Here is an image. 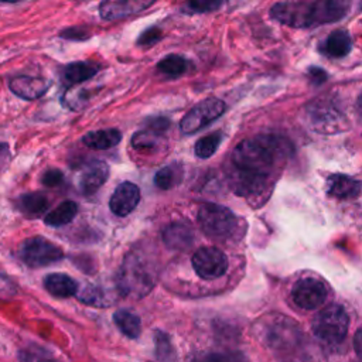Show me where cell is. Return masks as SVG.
<instances>
[{"mask_svg": "<svg viewBox=\"0 0 362 362\" xmlns=\"http://www.w3.org/2000/svg\"><path fill=\"white\" fill-rule=\"evenodd\" d=\"M153 1L143 0H122V1H103L99 4V14L103 20L115 21L132 14L140 13L150 7Z\"/></svg>", "mask_w": 362, "mask_h": 362, "instance_id": "7c38bea8", "label": "cell"}, {"mask_svg": "<svg viewBox=\"0 0 362 362\" xmlns=\"http://www.w3.org/2000/svg\"><path fill=\"white\" fill-rule=\"evenodd\" d=\"M154 351L156 359L158 362H175V349L171 344L170 337L163 331H156L154 334Z\"/></svg>", "mask_w": 362, "mask_h": 362, "instance_id": "d4e9b609", "label": "cell"}, {"mask_svg": "<svg viewBox=\"0 0 362 362\" xmlns=\"http://www.w3.org/2000/svg\"><path fill=\"white\" fill-rule=\"evenodd\" d=\"M79 102H86V92L85 89H69L65 92L64 95V103L74 109V110H78L81 107Z\"/></svg>", "mask_w": 362, "mask_h": 362, "instance_id": "4dcf8cb0", "label": "cell"}, {"mask_svg": "<svg viewBox=\"0 0 362 362\" xmlns=\"http://www.w3.org/2000/svg\"><path fill=\"white\" fill-rule=\"evenodd\" d=\"M140 202V189L130 181L120 182L110 197L109 208L116 216H127Z\"/></svg>", "mask_w": 362, "mask_h": 362, "instance_id": "8fae6325", "label": "cell"}, {"mask_svg": "<svg viewBox=\"0 0 362 362\" xmlns=\"http://www.w3.org/2000/svg\"><path fill=\"white\" fill-rule=\"evenodd\" d=\"M122 133L117 129H102L89 132L82 137V143L92 150H107L119 144Z\"/></svg>", "mask_w": 362, "mask_h": 362, "instance_id": "ac0fdd59", "label": "cell"}, {"mask_svg": "<svg viewBox=\"0 0 362 362\" xmlns=\"http://www.w3.org/2000/svg\"><path fill=\"white\" fill-rule=\"evenodd\" d=\"M8 88L16 96L25 100H34L45 95V92L49 88V83L40 78L23 75L13 78L8 83Z\"/></svg>", "mask_w": 362, "mask_h": 362, "instance_id": "5bb4252c", "label": "cell"}, {"mask_svg": "<svg viewBox=\"0 0 362 362\" xmlns=\"http://www.w3.org/2000/svg\"><path fill=\"white\" fill-rule=\"evenodd\" d=\"M362 189V182L345 174H332L327 180V191L338 199L355 198Z\"/></svg>", "mask_w": 362, "mask_h": 362, "instance_id": "9a60e30c", "label": "cell"}, {"mask_svg": "<svg viewBox=\"0 0 362 362\" xmlns=\"http://www.w3.org/2000/svg\"><path fill=\"white\" fill-rule=\"evenodd\" d=\"M181 175H182V171L178 165L175 164L165 165L156 173L154 182L161 189H170L181 180Z\"/></svg>", "mask_w": 362, "mask_h": 362, "instance_id": "83f0119b", "label": "cell"}, {"mask_svg": "<svg viewBox=\"0 0 362 362\" xmlns=\"http://www.w3.org/2000/svg\"><path fill=\"white\" fill-rule=\"evenodd\" d=\"M163 240L167 247L174 250H181L192 245L194 232L189 228V225L184 222H174V223H170L163 230Z\"/></svg>", "mask_w": 362, "mask_h": 362, "instance_id": "e0dca14e", "label": "cell"}, {"mask_svg": "<svg viewBox=\"0 0 362 362\" xmlns=\"http://www.w3.org/2000/svg\"><path fill=\"white\" fill-rule=\"evenodd\" d=\"M16 208L28 218H38L48 208V198L42 192H27L16 199Z\"/></svg>", "mask_w": 362, "mask_h": 362, "instance_id": "d6986e66", "label": "cell"}, {"mask_svg": "<svg viewBox=\"0 0 362 362\" xmlns=\"http://www.w3.org/2000/svg\"><path fill=\"white\" fill-rule=\"evenodd\" d=\"M113 321L122 334H124L127 338L134 339L141 332V321L139 315L129 310H117L113 314Z\"/></svg>", "mask_w": 362, "mask_h": 362, "instance_id": "cb8c5ba5", "label": "cell"}, {"mask_svg": "<svg viewBox=\"0 0 362 362\" xmlns=\"http://www.w3.org/2000/svg\"><path fill=\"white\" fill-rule=\"evenodd\" d=\"M354 349H355L356 355L362 359V327L355 332V337H354Z\"/></svg>", "mask_w": 362, "mask_h": 362, "instance_id": "f35d334b", "label": "cell"}, {"mask_svg": "<svg viewBox=\"0 0 362 362\" xmlns=\"http://www.w3.org/2000/svg\"><path fill=\"white\" fill-rule=\"evenodd\" d=\"M17 256L25 266L37 269L61 262L64 257V250L45 238L33 236L20 243Z\"/></svg>", "mask_w": 362, "mask_h": 362, "instance_id": "8992f818", "label": "cell"}, {"mask_svg": "<svg viewBox=\"0 0 362 362\" xmlns=\"http://www.w3.org/2000/svg\"><path fill=\"white\" fill-rule=\"evenodd\" d=\"M20 362H58V359L47 349L38 345H30L18 351Z\"/></svg>", "mask_w": 362, "mask_h": 362, "instance_id": "f546056e", "label": "cell"}, {"mask_svg": "<svg viewBox=\"0 0 362 362\" xmlns=\"http://www.w3.org/2000/svg\"><path fill=\"white\" fill-rule=\"evenodd\" d=\"M351 48H352V41L349 34L345 30L332 31L322 44L324 54L332 58H341L348 55Z\"/></svg>", "mask_w": 362, "mask_h": 362, "instance_id": "44dd1931", "label": "cell"}, {"mask_svg": "<svg viewBox=\"0 0 362 362\" xmlns=\"http://www.w3.org/2000/svg\"><path fill=\"white\" fill-rule=\"evenodd\" d=\"M160 134L158 132H154L151 129L140 130L133 134L132 137V146L133 148L139 151H153L160 144Z\"/></svg>", "mask_w": 362, "mask_h": 362, "instance_id": "4316f807", "label": "cell"}, {"mask_svg": "<svg viewBox=\"0 0 362 362\" xmlns=\"http://www.w3.org/2000/svg\"><path fill=\"white\" fill-rule=\"evenodd\" d=\"M308 75H310V81L314 83V85H321L322 82H325L327 79V72L322 71L321 68L318 66H311L308 69Z\"/></svg>", "mask_w": 362, "mask_h": 362, "instance_id": "8d00e7d4", "label": "cell"}, {"mask_svg": "<svg viewBox=\"0 0 362 362\" xmlns=\"http://www.w3.org/2000/svg\"><path fill=\"white\" fill-rule=\"evenodd\" d=\"M192 267L204 280H214L225 274L228 270V257L218 247H201L192 256Z\"/></svg>", "mask_w": 362, "mask_h": 362, "instance_id": "9c48e42d", "label": "cell"}, {"mask_svg": "<svg viewBox=\"0 0 362 362\" xmlns=\"http://www.w3.org/2000/svg\"><path fill=\"white\" fill-rule=\"evenodd\" d=\"M301 331L294 321L277 315L273 320H266L263 325V338L267 346L279 354L293 352L298 348Z\"/></svg>", "mask_w": 362, "mask_h": 362, "instance_id": "52a82bcc", "label": "cell"}, {"mask_svg": "<svg viewBox=\"0 0 362 362\" xmlns=\"http://www.w3.org/2000/svg\"><path fill=\"white\" fill-rule=\"evenodd\" d=\"M78 214V204L75 201H64L55 209L44 216V222L52 228L64 226L74 221Z\"/></svg>", "mask_w": 362, "mask_h": 362, "instance_id": "603a6c76", "label": "cell"}, {"mask_svg": "<svg viewBox=\"0 0 362 362\" xmlns=\"http://www.w3.org/2000/svg\"><path fill=\"white\" fill-rule=\"evenodd\" d=\"M156 284V270L153 263L139 250L129 252L116 274V291L122 297L141 298L147 296Z\"/></svg>", "mask_w": 362, "mask_h": 362, "instance_id": "3957f363", "label": "cell"}, {"mask_svg": "<svg viewBox=\"0 0 362 362\" xmlns=\"http://www.w3.org/2000/svg\"><path fill=\"white\" fill-rule=\"evenodd\" d=\"M328 296L324 281L315 277L300 279L291 288V298L300 308L315 310L324 304Z\"/></svg>", "mask_w": 362, "mask_h": 362, "instance_id": "30bf717a", "label": "cell"}, {"mask_svg": "<svg viewBox=\"0 0 362 362\" xmlns=\"http://www.w3.org/2000/svg\"><path fill=\"white\" fill-rule=\"evenodd\" d=\"M41 181L45 187H57L59 184H62L64 181V174L61 170H57V168H49L47 170L42 177H41Z\"/></svg>", "mask_w": 362, "mask_h": 362, "instance_id": "836d02e7", "label": "cell"}, {"mask_svg": "<svg viewBox=\"0 0 362 362\" xmlns=\"http://www.w3.org/2000/svg\"><path fill=\"white\" fill-rule=\"evenodd\" d=\"M221 1H192L185 4V10L188 13H205V11H212L218 7H221ZM185 11V13H187Z\"/></svg>", "mask_w": 362, "mask_h": 362, "instance_id": "1f68e13d", "label": "cell"}, {"mask_svg": "<svg viewBox=\"0 0 362 362\" xmlns=\"http://www.w3.org/2000/svg\"><path fill=\"white\" fill-rule=\"evenodd\" d=\"M291 150V144L284 137L273 134H260L240 141L233 148L226 168L230 188L242 197L264 192L273 174Z\"/></svg>", "mask_w": 362, "mask_h": 362, "instance_id": "6da1fadb", "label": "cell"}, {"mask_svg": "<svg viewBox=\"0 0 362 362\" xmlns=\"http://www.w3.org/2000/svg\"><path fill=\"white\" fill-rule=\"evenodd\" d=\"M99 68L88 61H75L68 64L62 71V79L68 85H78L98 74Z\"/></svg>", "mask_w": 362, "mask_h": 362, "instance_id": "ffe728a7", "label": "cell"}, {"mask_svg": "<svg viewBox=\"0 0 362 362\" xmlns=\"http://www.w3.org/2000/svg\"><path fill=\"white\" fill-rule=\"evenodd\" d=\"M349 3L341 0L318 1H281L273 4L270 14L277 21L294 27L308 28L320 24H329L346 14Z\"/></svg>", "mask_w": 362, "mask_h": 362, "instance_id": "7a4b0ae2", "label": "cell"}, {"mask_svg": "<svg viewBox=\"0 0 362 362\" xmlns=\"http://www.w3.org/2000/svg\"><path fill=\"white\" fill-rule=\"evenodd\" d=\"M0 293L3 294H14L16 293V288H14V284L13 281L0 272Z\"/></svg>", "mask_w": 362, "mask_h": 362, "instance_id": "74e56055", "label": "cell"}, {"mask_svg": "<svg viewBox=\"0 0 362 362\" xmlns=\"http://www.w3.org/2000/svg\"><path fill=\"white\" fill-rule=\"evenodd\" d=\"M206 362H242V355L238 352L214 354L206 359Z\"/></svg>", "mask_w": 362, "mask_h": 362, "instance_id": "d590c367", "label": "cell"}, {"mask_svg": "<svg viewBox=\"0 0 362 362\" xmlns=\"http://www.w3.org/2000/svg\"><path fill=\"white\" fill-rule=\"evenodd\" d=\"M356 109H358V112H359V113H361V116H362V93H361V95H359V98H358Z\"/></svg>", "mask_w": 362, "mask_h": 362, "instance_id": "ab89813d", "label": "cell"}, {"mask_svg": "<svg viewBox=\"0 0 362 362\" xmlns=\"http://www.w3.org/2000/svg\"><path fill=\"white\" fill-rule=\"evenodd\" d=\"M160 38H161V31L157 27H150L140 34V37L137 38V45L150 47L156 44Z\"/></svg>", "mask_w": 362, "mask_h": 362, "instance_id": "d6a6232c", "label": "cell"}, {"mask_svg": "<svg viewBox=\"0 0 362 362\" xmlns=\"http://www.w3.org/2000/svg\"><path fill=\"white\" fill-rule=\"evenodd\" d=\"M61 38H65V40H75V41H83L89 37V33L85 31L83 28H79V27H71V28H66L64 31H61L59 34Z\"/></svg>", "mask_w": 362, "mask_h": 362, "instance_id": "e575fe53", "label": "cell"}, {"mask_svg": "<svg viewBox=\"0 0 362 362\" xmlns=\"http://www.w3.org/2000/svg\"><path fill=\"white\" fill-rule=\"evenodd\" d=\"M110 170L109 165L102 160H92L86 164L81 174L79 188L82 194L92 195L95 194L109 178Z\"/></svg>", "mask_w": 362, "mask_h": 362, "instance_id": "4fadbf2b", "label": "cell"}, {"mask_svg": "<svg viewBox=\"0 0 362 362\" xmlns=\"http://www.w3.org/2000/svg\"><path fill=\"white\" fill-rule=\"evenodd\" d=\"M187 61L181 55H167L157 64L158 72L168 78H177L187 71Z\"/></svg>", "mask_w": 362, "mask_h": 362, "instance_id": "484cf974", "label": "cell"}, {"mask_svg": "<svg viewBox=\"0 0 362 362\" xmlns=\"http://www.w3.org/2000/svg\"><path fill=\"white\" fill-rule=\"evenodd\" d=\"M76 297L81 303L92 307H109L115 301L113 297L109 296V293L96 284H85L81 290H78Z\"/></svg>", "mask_w": 362, "mask_h": 362, "instance_id": "7402d4cb", "label": "cell"}, {"mask_svg": "<svg viewBox=\"0 0 362 362\" xmlns=\"http://www.w3.org/2000/svg\"><path fill=\"white\" fill-rule=\"evenodd\" d=\"M221 141H222L221 132H214V133L199 139L195 144V156L199 158L211 157L218 150V146L221 144Z\"/></svg>", "mask_w": 362, "mask_h": 362, "instance_id": "f1b7e54d", "label": "cell"}, {"mask_svg": "<svg viewBox=\"0 0 362 362\" xmlns=\"http://www.w3.org/2000/svg\"><path fill=\"white\" fill-rule=\"evenodd\" d=\"M349 317L339 304L324 307L313 320L314 335L327 344H339L348 332Z\"/></svg>", "mask_w": 362, "mask_h": 362, "instance_id": "277c9868", "label": "cell"}, {"mask_svg": "<svg viewBox=\"0 0 362 362\" xmlns=\"http://www.w3.org/2000/svg\"><path fill=\"white\" fill-rule=\"evenodd\" d=\"M225 103L218 98H208L199 102L182 117L180 123L181 132L185 134L195 133L197 130L218 119L225 112Z\"/></svg>", "mask_w": 362, "mask_h": 362, "instance_id": "ba28073f", "label": "cell"}, {"mask_svg": "<svg viewBox=\"0 0 362 362\" xmlns=\"http://www.w3.org/2000/svg\"><path fill=\"white\" fill-rule=\"evenodd\" d=\"M198 223L202 232L212 239H225L236 228V216L226 206L218 204H202L198 209Z\"/></svg>", "mask_w": 362, "mask_h": 362, "instance_id": "5b68a950", "label": "cell"}, {"mask_svg": "<svg viewBox=\"0 0 362 362\" xmlns=\"http://www.w3.org/2000/svg\"><path fill=\"white\" fill-rule=\"evenodd\" d=\"M44 288L57 298L76 296L78 283L65 273H49L44 277Z\"/></svg>", "mask_w": 362, "mask_h": 362, "instance_id": "2e32d148", "label": "cell"}]
</instances>
